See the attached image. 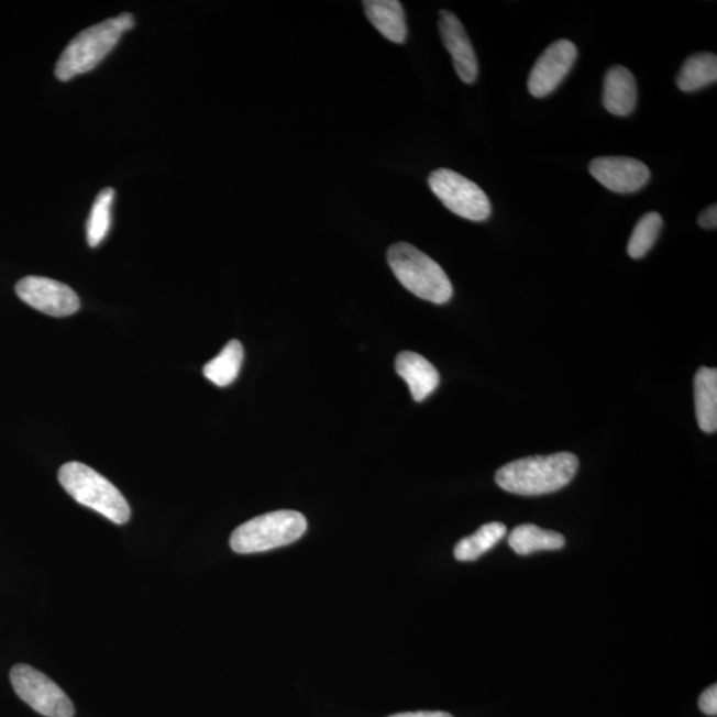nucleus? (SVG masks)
Segmentation results:
<instances>
[{
	"label": "nucleus",
	"instance_id": "2",
	"mask_svg": "<svg viewBox=\"0 0 717 717\" xmlns=\"http://www.w3.org/2000/svg\"><path fill=\"white\" fill-rule=\"evenodd\" d=\"M388 265L395 277L408 291L428 302H450L453 286L437 261L407 242H398L388 249Z\"/></svg>",
	"mask_w": 717,
	"mask_h": 717
},
{
	"label": "nucleus",
	"instance_id": "13",
	"mask_svg": "<svg viewBox=\"0 0 717 717\" xmlns=\"http://www.w3.org/2000/svg\"><path fill=\"white\" fill-rule=\"evenodd\" d=\"M638 88L636 78L622 66H614L607 70L604 82L602 102L611 114L625 118L636 110Z\"/></svg>",
	"mask_w": 717,
	"mask_h": 717
},
{
	"label": "nucleus",
	"instance_id": "21",
	"mask_svg": "<svg viewBox=\"0 0 717 717\" xmlns=\"http://www.w3.org/2000/svg\"><path fill=\"white\" fill-rule=\"evenodd\" d=\"M662 228L663 219L661 214L657 213V211L644 214L633 228L629 245H627V253H629L630 257L633 260L643 258L655 245Z\"/></svg>",
	"mask_w": 717,
	"mask_h": 717
},
{
	"label": "nucleus",
	"instance_id": "12",
	"mask_svg": "<svg viewBox=\"0 0 717 717\" xmlns=\"http://www.w3.org/2000/svg\"><path fill=\"white\" fill-rule=\"evenodd\" d=\"M396 373L408 384L412 398L422 401L437 390L440 375L431 362L416 352L406 351L396 357Z\"/></svg>",
	"mask_w": 717,
	"mask_h": 717
},
{
	"label": "nucleus",
	"instance_id": "10",
	"mask_svg": "<svg viewBox=\"0 0 717 717\" xmlns=\"http://www.w3.org/2000/svg\"><path fill=\"white\" fill-rule=\"evenodd\" d=\"M588 170L606 189L619 195L636 194L651 177L648 165L631 157H598L593 159Z\"/></svg>",
	"mask_w": 717,
	"mask_h": 717
},
{
	"label": "nucleus",
	"instance_id": "4",
	"mask_svg": "<svg viewBox=\"0 0 717 717\" xmlns=\"http://www.w3.org/2000/svg\"><path fill=\"white\" fill-rule=\"evenodd\" d=\"M59 482L70 497L85 507L98 511L108 520L123 525L131 518L130 504L112 483L100 473L81 463L64 464Z\"/></svg>",
	"mask_w": 717,
	"mask_h": 717
},
{
	"label": "nucleus",
	"instance_id": "11",
	"mask_svg": "<svg viewBox=\"0 0 717 717\" xmlns=\"http://www.w3.org/2000/svg\"><path fill=\"white\" fill-rule=\"evenodd\" d=\"M439 31L459 78L466 85H473L478 76V62L463 23L452 12L441 10Z\"/></svg>",
	"mask_w": 717,
	"mask_h": 717
},
{
	"label": "nucleus",
	"instance_id": "8",
	"mask_svg": "<svg viewBox=\"0 0 717 717\" xmlns=\"http://www.w3.org/2000/svg\"><path fill=\"white\" fill-rule=\"evenodd\" d=\"M15 290L24 304L49 317H69L80 309L78 294L62 282L25 277L18 282Z\"/></svg>",
	"mask_w": 717,
	"mask_h": 717
},
{
	"label": "nucleus",
	"instance_id": "3",
	"mask_svg": "<svg viewBox=\"0 0 717 717\" xmlns=\"http://www.w3.org/2000/svg\"><path fill=\"white\" fill-rule=\"evenodd\" d=\"M133 25L134 19L131 14H121L80 32L57 60L56 78L68 81L98 67L117 47L121 35L133 29Z\"/></svg>",
	"mask_w": 717,
	"mask_h": 717
},
{
	"label": "nucleus",
	"instance_id": "14",
	"mask_svg": "<svg viewBox=\"0 0 717 717\" xmlns=\"http://www.w3.org/2000/svg\"><path fill=\"white\" fill-rule=\"evenodd\" d=\"M363 8L371 24L386 40L396 44L407 41L406 12L398 0H366Z\"/></svg>",
	"mask_w": 717,
	"mask_h": 717
},
{
	"label": "nucleus",
	"instance_id": "16",
	"mask_svg": "<svg viewBox=\"0 0 717 717\" xmlns=\"http://www.w3.org/2000/svg\"><path fill=\"white\" fill-rule=\"evenodd\" d=\"M565 537L556 531L541 529L531 523L520 525L509 537V547L521 555L540 552V550H560L565 547Z\"/></svg>",
	"mask_w": 717,
	"mask_h": 717
},
{
	"label": "nucleus",
	"instance_id": "17",
	"mask_svg": "<svg viewBox=\"0 0 717 717\" xmlns=\"http://www.w3.org/2000/svg\"><path fill=\"white\" fill-rule=\"evenodd\" d=\"M717 80V57L715 54L703 53L690 56L684 62L676 78L681 91L690 93L715 85Z\"/></svg>",
	"mask_w": 717,
	"mask_h": 717
},
{
	"label": "nucleus",
	"instance_id": "1",
	"mask_svg": "<svg viewBox=\"0 0 717 717\" xmlns=\"http://www.w3.org/2000/svg\"><path fill=\"white\" fill-rule=\"evenodd\" d=\"M580 466L578 457L570 452L511 461L496 473L499 488L520 496L548 495L565 488Z\"/></svg>",
	"mask_w": 717,
	"mask_h": 717
},
{
	"label": "nucleus",
	"instance_id": "7",
	"mask_svg": "<svg viewBox=\"0 0 717 717\" xmlns=\"http://www.w3.org/2000/svg\"><path fill=\"white\" fill-rule=\"evenodd\" d=\"M12 687L24 703L47 717H73L75 708L56 683L27 664H18L10 674Z\"/></svg>",
	"mask_w": 717,
	"mask_h": 717
},
{
	"label": "nucleus",
	"instance_id": "20",
	"mask_svg": "<svg viewBox=\"0 0 717 717\" xmlns=\"http://www.w3.org/2000/svg\"><path fill=\"white\" fill-rule=\"evenodd\" d=\"M114 201V190L112 188L102 189L93 202L91 214L87 222V241L91 247H98L110 233L112 222V205Z\"/></svg>",
	"mask_w": 717,
	"mask_h": 717
},
{
	"label": "nucleus",
	"instance_id": "6",
	"mask_svg": "<svg viewBox=\"0 0 717 717\" xmlns=\"http://www.w3.org/2000/svg\"><path fill=\"white\" fill-rule=\"evenodd\" d=\"M429 188L446 209L461 219L483 222L492 214V203L485 191L471 179L451 169H438L428 178Z\"/></svg>",
	"mask_w": 717,
	"mask_h": 717
},
{
	"label": "nucleus",
	"instance_id": "23",
	"mask_svg": "<svg viewBox=\"0 0 717 717\" xmlns=\"http://www.w3.org/2000/svg\"><path fill=\"white\" fill-rule=\"evenodd\" d=\"M699 227L707 230H715L717 228V207L716 203L713 207L707 208L702 211L699 219H697Z\"/></svg>",
	"mask_w": 717,
	"mask_h": 717
},
{
	"label": "nucleus",
	"instance_id": "9",
	"mask_svg": "<svg viewBox=\"0 0 717 717\" xmlns=\"http://www.w3.org/2000/svg\"><path fill=\"white\" fill-rule=\"evenodd\" d=\"M578 49L573 42L560 40L550 44L531 68L528 89L537 99L547 98L565 80L577 60Z\"/></svg>",
	"mask_w": 717,
	"mask_h": 717
},
{
	"label": "nucleus",
	"instance_id": "18",
	"mask_svg": "<svg viewBox=\"0 0 717 717\" xmlns=\"http://www.w3.org/2000/svg\"><path fill=\"white\" fill-rule=\"evenodd\" d=\"M243 362V348L239 341H230L225 348L203 367V375L217 387H228L239 376Z\"/></svg>",
	"mask_w": 717,
	"mask_h": 717
},
{
	"label": "nucleus",
	"instance_id": "19",
	"mask_svg": "<svg viewBox=\"0 0 717 717\" xmlns=\"http://www.w3.org/2000/svg\"><path fill=\"white\" fill-rule=\"evenodd\" d=\"M505 534H507V527L504 523H486L475 534L463 538L457 543L456 548H454V556L461 562L475 561L497 545Z\"/></svg>",
	"mask_w": 717,
	"mask_h": 717
},
{
	"label": "nucleus",
	"instance_id": "24",
	"mask_svg": "<svg viewBox=\"0 0 717 717\" xmlns=\"http://www.w3.org/2000/svg\"><path fill=\"white\" fill-rule=\"evenodd\" d=\"M389 717H453V716L451 714L441 713V710H434V713H427V710H422V713H406V714H398Z\"/></svg>",
	"mask_w": 717,
	"mask_h": 717
},
{
	"label": "nucleus",
	"instance_id": "5",
	"mask_svg": "<svg viewBox=\"0 0 717 717\" xmlns=\"http://www.w3.org/2000/svg\"><path fill=\"white\" fill-rule=\"evenodd\" d=\"M306 530V518L298 511H273L236 528L230 538V547L240 554L268 552L298 541Z\"/></svg>",
	"mask_w": 717,
	"mask_h": 717
},
{
	"label": "nucleus",
	"instance_id": "15",
	"mask_svg": "<svg viewBox=\"0 0 717 717\" xmlns=\"http://www.w3.org/2000/svg\"><path fill=\"white\" fill-rule=\"evenodd\" d=\"M694 388L697 424L703 432L715 433L717 429L716 368H699L695 376Z\"/></svg>",
	"mask_w": 717,
	"mask_h": 717
},
{
	"label": "nucleus",
	"instance_id": "22",
	"mask_svg": "<svg viewBox=\"0 0 717 717\" xmlns=\"http://www.w3.org/2000/svg\"><path fill=\"white\" fill-rule=\"evenodd\" d=\"M699 708L708 716L717 715V686H710L701 696Z\"/></svg>",
	"mask_w": 717,
	"mask_h": 717
}]
</instances>
